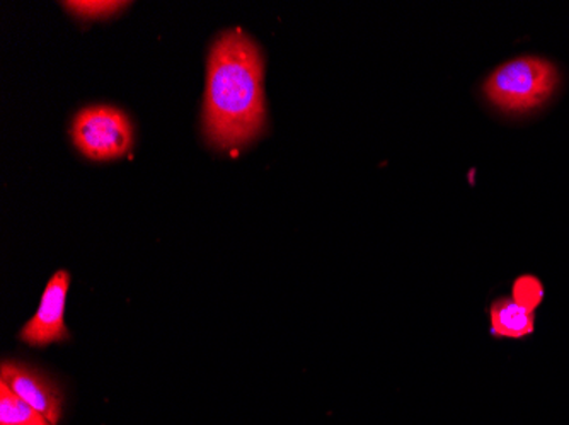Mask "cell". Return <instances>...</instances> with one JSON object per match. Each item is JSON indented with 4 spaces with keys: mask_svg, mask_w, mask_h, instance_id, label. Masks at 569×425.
Wrapping results in <instances>:
<instances>
[{
    "mask_svg": "<svg viewBox=\"0 0 569 425\" xmlns=\"http://www.w3.org/2000/svg\"><path fill=\"white\" fill-rule=\"evenodd\" d=\"M63 6L79 18L101 19L117 14L128 4L127 2H99V0H94V2H66Z\"/></svg>",
    "mask_w": 569,
    "mask_h": 425,
    "instance_id": "ba28073f",
    "label": "cell"
},
{
    "mask_svg": "<svg viewBox=\"0 0 569 425\" xmlns=\"http://www.w3.org/2000/svg\"><path fill=\"white\" fill-rule=\"evenodd\" d=\"M0 425H51L40 412L21 401L6 383L0 382Z\"/></svg>",
    "mask_w": 569,
    "mask_h": 425,
    "instance_id": "52a82bcc",
    "label": "cell"
},
{
    "mask_svg": "<svg viewBox=\"0 0 569 425\" xmlns=\"http://www.w3.org/2000/svg\"><path fill=\"white\" fill-rule=\"evenodd\" d=\"M0 382L16 395L40 412L51 425H59L63 414V393L59 383L44 371L21 361H4L0 367Z\"/></svg>",
    "mask_w": 569,
    "mask_h": 425,
    "instance_id": "277c9868",
    "label": "cell"
},
{
    "mask_svg": "<svg viewBox=\"0 0 569 425\" xmlns=\"http://www.w3.org/2000/svg\"><path fill=\"white\" fill-rule=\"evenodd\" d=\"M491 334L495 337L520 338L530 335L536 325L533 310L520 305L513 298H500L489 308Z\"/></svg>",
    "mask_w": 569,
    "mask_h": 425,
    "instance_id": "8992f818",
    "label": "cell"
},
{
    "mask_svg": "<svg viewBox=\"0 0 569 425\" xmlns=\"http://www.w3.org/2000/svg\"><path fill=\"white\" fill-rule=\"evenodd\" d=\"M70 274L59 271L53 274L44 287L37 313L21 328L24 344L33 347H47L56 342L69 341V328L66 325L67 296H69Z\"/></svg>",
    "mask_w": 569,
    "mask_h": 425,
    "instance_id": "5b68a950",
    "label": "cell"
},
{
    "mask_svg": "<svg viewBox=\"0 0 569 425\" xmlns=\"http://www.w3.org/2000/svg\"><path fill=\"white\" fill-rule=\"evenodd\" d=\"M263 55L241 30L213 43L204 92V133L220 150L238 149L260 136L267 123Z\"/></svg>",
    "mask_w": 569,
    "mask_h": 425,
    "instance_id": "6da1fadb",
    "label": "cell"
},
{
    "mask_svg": "<svg viewBox=\"0 0 569 425\" xmlns=\"http://www.w3.org/2000/svg\"><path fill=\"white\" fill-rule=\"evenodd\" d=\"M555 63L540 57H519L493 70L485 94L505 113H526L545 104L558 88Z\"/></svg>",
    "mask_w": 569,
    "mask_h": 425,
    "instance_id": "7a4b0ae2",
    "label": "cell"
},
{
    "mask_svg": "<svg viewBox=\"0 0 569 425\" xmlns=\"http://www.w3.org/2000/svg\"><path fill=\"white\" fill-rule=\"evenodd\" d=\"M545 296L542 284L533 276H522L513 284V300L527 308L536 310L540 300Z\"/></svg>",
    "mask_w": 569,
    "mask_h": 425,
    "instance_id": "9c48e42d",
    "label": "cell"
},
{
    "mask_svg": "<svg viewBox=\"0 0 569 425\" xmlns=\"http://www.w3.org/2000/svg\"><path fill=\"white\" fill-rule=\"evenodd\" d=\"M73 145L92 161H114L132 149L133 128L123 111L113 105H91L77 113Z\"/></svg>",
    "mask_w": 569,
    "mask_h": 425,
    "instance_id": "3957f363",
    "label": "cell"
}]
</instances>
